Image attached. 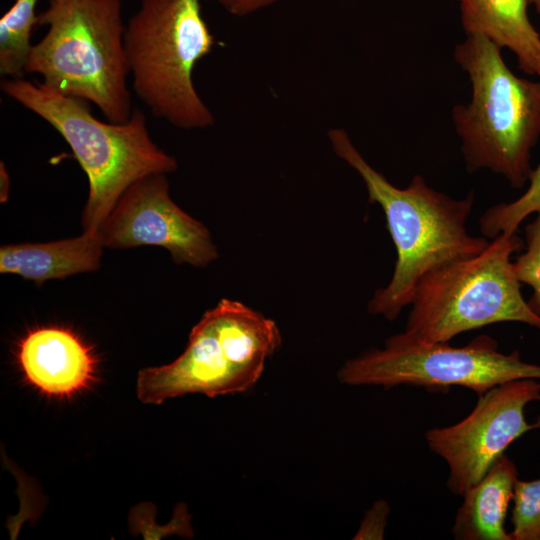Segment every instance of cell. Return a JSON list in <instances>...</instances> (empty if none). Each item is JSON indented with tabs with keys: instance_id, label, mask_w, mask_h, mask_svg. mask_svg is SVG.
Segmentation results:
<instances>
[{
	"instance_id": "cell-10",
	"label": "cell",
	"mask_w": 540,
	"mask_h": 540,
	"mask_svg": "<svg viewBox=\"0 0 540 540\" xmlns=\"http://www.w3.org/2000/svg\"><path fill=\"white\" fill-rule=\"evenodd\" d=\"M98 234L108 248H165L176 264L204 268L218 257L209 229L171 199L166 174H151L132 184Z\"/></svg>"
},
{
	"instance_id": "cell-23",
	"label": "cell",
	"mask_w": 540,
	"mask_h": 540,
	"mask_svg": "<svg viewBox=\"0 0 540 540\" xmlns=\"http://www.w3.org/2000/svg\"><path fill=\"white\" fill-rule=\"evenodd\" d=\"M539 77H540V68H539V71H538V74H537Z\"/></svg>"
},
{
	"instance_id": "cell-9",
	"label": "cell",
	"mask_w": 540,
	"mask_h": 540,
	"mask_svg": "<svg viewBox=\"0 0 540 540\" xmlns=\"http://www.w3.org/2000/svg\"><path fill=\"white\" fill-rule=\"evenodd\" d=\"M534 401H540L537 379L505 382L479 396L471 413L460 422L426 431L430 450L448 464L447 486L453 494L462 496L511 443L540 429V417L533 423L525 419V407Z\"/></svg>"
},
{
	"instance_id": "cell-6",
	"label": "cell",
	"mask_w": 540,
	"mask_h": 540,
	"mask_svg": "<svg viewBox=\"0 0 540 540\" xmlns=\"http://www.w3.org/2000/svg\"><path fill=\"white\" fill-rule=\"evenodd\" d=\"M213 46L199 0L140 1L125 26L124 48L134 93L154 117L183 129L213 125L192 81Z\"/></svg>"
},
{
	"instance_id": "cell-19",
	"label": "cell",
	"mask_w": 540,
	"mask_h": 540,
	"mask_svg": "<svg viewBox=\"0 0 540 540\" xmlns=\"http://www.w3.org/2000/svg\"><path fill=\"white\" fill-rule=\"evenodd\" d=\"M390 514L389 503L380 499L365 512L353 539L355 540H380L384 538L388 516Z\"/></svg>"
},
{
	"instance_id": "cell-18",
	"label": "cell",
	"mask_w": 540,
	"mask_h": 540,
	"mask_svg": "<svg viewBox=\"0 0 540 540\" xmlns=\"http://www.w3.org/2000/svg\"><path fill=\"white\" fill-rule=\"evenodd\" d=\"M525 251L513 262L514 270L521 284L532 289L528 305L540 316V213L525 227Z\"/></svg>"
},
{
	"instance_id": "cell-7",
	"label": "cell",
	"mask_w": 540,
	"mask_h": 540,
	"mask_svg": "<svg viewBox=\"0 0 540 540\" xmlns=\"http://www.w3.org/2000/svg\"><path fill=\"white\" fill-rule=\"evenodd\" d=\"M523 249L517 232L501 233L482 252L425 274L416 285L403 332L425 342H449L462 332L500 322L540 330V316L524 299L511 260Z\"/></svg>"
},
{
	"instance_id": "cell-11",
	"label": "cell",
	"mask_w": 540,
	"mask_h": 540,
	"mask_svg": "<svg viewBox=\"0 0 540 540\" xmlns=\"http://www.w3.org/2000/svg\"><path fill=\"white\" fill-rule=\"evenodd\" d=\"M17 359L26 380L51 396L76 394L88 387L95 376L91 348L63 327L29 331L18 344Z\"/></svg>"
},
{
	"instance_id": "cell-3",
	"label": "cell",
	"mask_w": 540,
	"mask_h": 540,
	"mask_svg": "<svg viewBox=\"0 0 540 540\" xmlns=\"http://www.w3.org/2000/svg\"><path fill=\"white\" fill-rule=\"evenodd\" d=\"M38 25H47L33 44L25 73L47 87L96 105L107 121L132 115L130 73L124 48L121 0H46Z\"/></svg>"
},
{
	"instance_id": "cell-2",
	"label": "cell",
	"mask_w": 540,
	"mask_h": 540,
	"mask_svg": "<svg viewBox=\"0 0 540 540\" xmlns=\"http://www.w3.org/2000/svg\"><path fill=\"white\" fill-rule=\"evenodd\" d=\"M1 90L45 120L70 146L89 182L82 225L98 233L123 193L151 174L177 169L176 159L150 136L142 110L134 108L124 123L97 119L86 100L61 94L39 81L8 78Z\"/></svg>"
},
{
	"instance_id": "cell-13",
	"label": "cell",
	"mask_w": 540,
	"mask_h": 540,
	"mask_svg": "<svg viewBox=\"0 0 540 540\" xmlns=\"http://www.w3.org/2000/svg\"><path fill=\"white\" fill-rule=\"evenodd\" d=\"M461 22L467 35L480 34L517 57L529 75L540 68V34L532 25L528 0H459Z\"/></svg>"
},
{
	"instance_id": "cell-4",
	"label": "cell",
	"mask_w": 540,
	"mask_h": 540,
	"mask_svg": "<svg viewBox=\"0 0 540 540\" xmlns=\"http://www.w3.org/2000/svg\"><path fill=\"white\" fill-rule=\"evenodd\" d=\"M454 57L472 87L470 102L452 111L467 170L489 169L512 187H524L540 136V80L516 76L501 48L480 34L467 35Z\"/></svg>"
},
{
	"instance_id": "cell-17",
	"label": "cell",
	"mask_w": 540,
	"mask_h": 540,
	"mask_svg": "<svg viewBox=\"0 0 540 540\" xmlns=\"http://www.w3.org/2000/svg\"><path fill=\"white\" fill-rule=\"evenodd\" d=\"M512 500V540H540V478L518 479Z\"/></svg>"
},
{
	"instance_id": "cell-16",
	"label": "cell",
	"mask_w": 540,
	"mask_h": 540,
	"mask_svg": "<svg viewBox=\"0 0 540 540\" xmlns=\"http://www.w3.org/2000/svg\"><path fill=\"white\" fill-rule=\"evenodd\" d=\"M528 182V188L517 199L496 204L483 213L479 225L484 237L492 239L501 233L517 232L529 215L540 213V163Z\"/></svg>"
},
{
	"instance_id": "cell-24",
	"label": "cell",
	"mask_w": 540,
	"mask_h": 540,
	"mask_svg": "<svg viewBox=\"0 0 540 540\" xmlns=\"http://www.w3.org/2000/svg\"><path fill=\"white\" fill-rule=\"evenodd\" d=\"M218 1H220V0H218Z\"/></svg>"
},
{
	"instance_id": "cell-1",
	"label": "cell",
	"mask_w": 540,
	"mask_h": 540,
	"mask_svg": "<svg viewBox=\"0 0 540 540\" xmlns=\"http://www.w3.org/2000/svg\"><path fill=\"white\" fill-rule=\"evenodd\" d=\"M336 155L362 178L368 201L383 210L397 259L389 283L377 289L368 312L394 321L411 304L419 280L452 261L482 252L486 237L471 236L466 224L474 205V192L455 199L437 191L420 175L398 188L374 169L342 129L329 132Z\"/></svg>"
},
{
	"instance_id": "cell-22",
	"label": "cell",
	"mask_w": 540,
	"mask_h": 540,
	"mask_svg": "<svg viewBox=\"0 0 540 540\" xmlns=\"http://www.w3.org/2000/svg\"><path fill=\"white\" fill-rule=\"evenodd\" d=\"M528 3L532 4L536 8L538 14H540V0H528Z\"/></svg>"
},
{
	"instance_id": "cell-12",
	"label": "cell",
	"mask_w": 540,
	"mask_h": 540,
	"mask_svg": "<svg viewBox=\"0 0 540 540\" xmlns=\"http://www.w3.org/2000/svg\"><path fill=\"white\" fill-rule=\"evenodd\" d=\"M104 245L98 233L46 243H19L0 248V273L15 274L38 285L51 279L97 270Z\"/></svg>"
},
{
	"instance_id": "cell-14",
	"label": "cell",
	"mask_w": 540,
	"mask_h": 540,
	"mask_svg": "<svg viewBox=\"0 0 540 540\" xmlns=\"http://www.w3.org/2000/svg\"><path fill=\"white\" fill-rule=\"evenodd\" d=\"M518 471L505 454L463 495L452 534L457 540H512L504 522Z\"/></svg>"
},
{
	"instance_id": "cell-15",
	"label": "cell",
	"mask_w": 540,
	"mask_h": 540,
	"mask_svg": "<svg viewBox=\"0 0 540 540\" xmlns=\"http://www.w3.org/2000/svg\"><path fill=\"white\" fill-rule=\"evenodd\" d=\"M38 0H15L0 19V75L21 78L25 73L33 28L38 25Z\"/></svg>"
},
{
	"instance_id": "cell-20",
	"label": "cell",
	"mask_w": 540,
	"mask_h": 540,
	"mask_svg": "<svg viewBox=\"0 0 540 540\" xmlns=\"http://www.w3.org/2000/svg\"><path fill=\"white\" fill-rule=\"evenodd\" d=\"M277 0H220L232 14L244 15L274 3Z\"/></svg>"
},
{
	"instance_id": "cell-5",
	"label": "cell",
	"mask_w": 540,
	"mask_h": 540,
	"mask_svg": "<svg viewBox=\"0 0 540 540\" xmlns=\"http://www.w3.org/2000/svg\"><path fill=\"white\" fill-rule=\"evenodd\" d=\"M281 343L273 319L241 301L223 298L193 326L178 358L139 371L138 399L161 404L186 394L246 392L259 381Z\"/></svg>"
},
{
	"instance_id": "cell-21",
	"label": "cell",
	"mask_w": 540,
	"mask_h": 540,
	"mask_svg": "<svg viewBox=\"0 0 540 540\" xmlns=\"http://www.w3.org/2000/svg\"><path fill=\"white\" fill-rule=\"evenodd\" d=\"M10 181L7 174V171L1 163V201H5L8 195V189H9Z\"/></svg>"
},
{
	"instance_id": "cell-8",
	"label": "cell",
	"mask_w": 540,
	"mask_h": 540,
	"mask_svg": "<svg viewBox=\"0 0 540 540\" xmlns=\"http://www.w3.org/2000/svg\"><path fill=\"white\" fill-rule=\"evenodd\" d=\"M337 377L352 386H461L479 397L505 382L540 379V365L523 361L517 350L500 352L497 341L489 335L453 347L448 342H425L400 332L388 337L382 348L346 360Z\"/></svg>"
}]
</instances>
